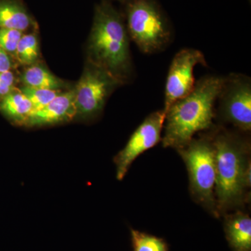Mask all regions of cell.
Wrapping results in <instances>:
<instances>
[{"mask_svg":"<svg viewBox=\"0 0 251 251\" xmlns=\"http://www.w3.org/2000/svg\"><path fill=\"white\" fill-rule=\"evenodd\" d=\"M223 77L208 75L196 82L186 97L175 102L165 117L164 148H184L199 132L212 129L216 117L215 105Z\"/></svg>","mask_w":251,"mask_h":251,"instance_id":"cell-1","label":"cell"},{"mask_svg":"<svg viewBox=\"0 0 251 251\" xmlns=\"http://www.w3.org/2000/svg\"><path fill=\"white\" fill-rule=\"evenodd\" d=\"M129 40L122 13L110 1L97 4L88 43L90 62L122 84L130 82L134 74Z\"/></svg>","mask_w":251,"mask_h":251,"instance_id":"cell-2","label":"cell"},{"mask_svg":"<svg viewBox=\"0 0 251 251\" xmlns=\"http://www.w3.org/2000/svg\"><path fill=\"white\" fill-rule=\"evenodd\" d=\"M215 148L216 208L224 211L242 202L247 188V156L250 144L232 132L217 129L213 132Z\"/></svg>","mask_w":251,"mask_h":251,"instance_id":"cell-3","label":"cell"},{"mask_svg":"<svg viewBox=\"0 0 251 251\" xmlns=\"http://www.w3.org/2000/svg\"><path fill=\"white\" fill-rule=\"evenodd\" d=\"M124 18L130 39L142 52H161L171 44V21L158 0H126Z\"/></svg>","mask_w":251,"mask_h":251,"instance_id":"cell-4","label":"cell"},{"mask_svg":"<svg viewBox=\"0 0 251 251\" xmlns=\"http://www.w3.org/2000/svg\"><path fill=\"white\" fill-rule=\"evenodd\" d=\"M177 151L187 168L193 197L211 212L215 211L216 215V158L213 132L209 135L193 138Z\"/></svg>","mask_w":251,"mask_h":251,"instance_id":"cell-5","label":"cell"},{"mask_svg":"<svg viewBox=\"0 0 251 251\" xmlns=\"http://www.w3.org/2000/svg\"><path fill=\"white\" fill-rule=\"evenodd\" d=\"M122 85L108 72L89 62L74 90L75 117L87 120L98 117L109 97Z\"/></svg>","mask_w":251,"mask_h":251,"instance_id":"cell-6","label":"cell"},{"mask_svg":"<svg viewBox=\"0 0 251 251\" xmlns=\"http://www.w3.org/2000/svg\"><path fill=\"white\" fill-rule=\"evenodd\" d=\"M219 117L241 131L251 130V79L242 74L232 73L223 77L218 95Z\"/></svg>","mask_w":251,"mask_h":251,"instance_id":"cell-7","label":"cell"},{"mask_svg":"<svg viewBox=\"0 0 251 251\" xmlns=\"http://www.w3.org/2000/svg\"><path fill=\"white\" fill-rule=\"evenodd\" d=\"M165 117L163 110L151 112L133 132L125 148L114 158L117 179H123L133 161L161 141Z\"/></svg>","mask_w":251,"mask_h":251,"instance_id":"cell-8","label":"cell"},{"mask_svg":"<svg viewBox=\"0 0 251 251\" xmlns=\"http://www.w3.org/2000/svg\"><path fill=\"white\" fill-rule=\"evenodd\" d=\"M198 64L207 66L204 54L198 50L184 49L175 54L167 75L163 111L192 92L196 83L194 69Z\"/></svg>","mask_w":251,"mask_h":251,"instance_id":"cell-9","label":"cell"},{"mask_svg":"<svg viewBox=\"0 0 251 251\" xmlns=\"http://www.w3.org/2000/svg\"><path fill=\"white\" fill-rule=\"evenodd\" d=\"M76 115L74 90L62 92L45 107L31 112L25 126H44L72 120Z\"/></svg>","mask_w":251,"mask_h":251,"instance_id":"cell-10","label":"cell"},{"mask_svg":"<svg viewBox=\"0 0 251 251\" xmlns=\"http://www.w3.org/2000/svg\"><path fill=\"white\" fill-rule=\"evenodd\" d=\"M226 237L232 251H251V219L239 212L227 216L225 220Z\"/></svg>","mask_w":251,"mask_h":251,"instance_id":"cell-11","label":"cell"},{"mask_svg":"<svg viewBox=\"0 0 251 251\" xmlns=\"http://www.w3.org/2000/svg\"><path fill=\"white\" fill-rule=\"evenodd\" d=\"M34 21L21 0H0V27L27 30Z\"/></svg>","mask_w":251,"mask_h":251,"instance_id":"cell-12","label":"cell"},{"mask_svg":"<svg viewBox=\"0 0 251 251\" xmlns=\"http://www.w3.org/2000/svg\"><path fill=\"white\" fill-rule=\"evenodd\" d=\"M0 111L14 123L24 125L33 112V106L24 94L14 90L0 99Z\"/></svg>","mask_w":251,"mask_h":251,"instance_id":"cell-13","label":"cell"},{"mask_svg":"<svg viewBox=\"0 0 251 251\" xmlns=\"http://www.w3.org/2000/svg\"><path fill=\"white\" fill-rule=\"evenodd\" d=\"M21 80L24 86L35 89L61 90L65 84L42 65H31L22 75Z\"/></svg>","mask_w":251,"mask_h":251,"instance_id":"cell-14","label":"cell"},{"mask_svg":"<svg viewBox=\"0 0 251 251\" xmlns=\"http://www.w3.org/2000/svg\"><path fill=\"white\" fill-rule=\"evenodd\" d=\"M133 251H169L168 244L161 238L130 229Z\"/></svg>","mask_w":251,"mask_h":251,"instance_id":"cell-15","label":"cell"},{"mask_svg":"<svg viewBox=\"0 0 251 251\" xmlns=\"http://www.w3.org/2000/svg\"><path fill=\"white\" fill-rule=\"evenodd\" d=\"M16 58L25 65H33L39 57V45L34 34L23 35L16 49Z\"/></svg>","mask_w":251,"mask_h":251,"instance_id":"cell-16","label":"cell"},{"mask_svg":"<svg viewBox=\"0 0 251 251\" xmlns=\"http://www.w3.org/2000/svg\"><path fill=\"white\" fill-rule=\"evenodd\" d=\"M21 92L30 100L32 104L33 112L44 108L62 93L60 90L31 88L26 86L21 87Z\"/></svg>","mask_w":251,"mask_h":251,"instance_id":"cell-17","label":"cell"},{"mask_svg":"<svg viewBox=\"0 0 251 251\" xmlns=\"http://www.w3.org/2000/svg\"><path fill=\"white\" fill-rule=\"evenodd\" d=\"M23 35L22 31L0 27V48L8 54L15 55Z\"/></svg>","mask_w":251,"mask_h":251,"instance_id":"cell-18","label":"cell"},{"mask_svg":"<svg viewBox=\"0 0 251 251\" xmlns=\"http://www.w3.org/2000/svg\"><path fill=\"white\" fill-rule=\"evenodd\" d=\"M15 76L10 72H0V99L14 90Z\"/></svg>","mask_w":251,"mask_h":251,"instance_id":"cell-19","label":"cell"},{"mask_svg":"<svg viewBox=\"0 0 251 251\" xmlns=\"http://www.w3.org/2000/svg\"><path fill=\"white\" fill-rule=\"evenodd\" d=\"M10 54L0 48V72H10L12 68V60Z\"/></svg>","mask_w":251,"mask_h":251,"instance_id":"cell-20","label":"cell"},{"mask_svg":"<svg viewBox=\"0 0 251 251\" xmlns=\"http://www.w3.org/2000/svg\"><path fill=\"white\" fill-rule=\"evenodd\" d=\"M103 1H110V0H103ZM117 1H120V2L122 3H124L125 2V1H126V0H117Z\"/></svg>","mask_w":251,"mask_h":251,"instance_id":"cell-21","label":"cell"},{"mask_svg":"<svg viewBox=\"0 0 251 251\" xmlns=\"http://www.w3.org/2000/svg\"><path fill=\"white\" fill-rule=\"evenodd\" d=\"M249 1H251V0H249Z\"/></svg>","mask_w":251,"mask_h":251,"instance_id":"cell-22","label":"cell"}]
</instances>
